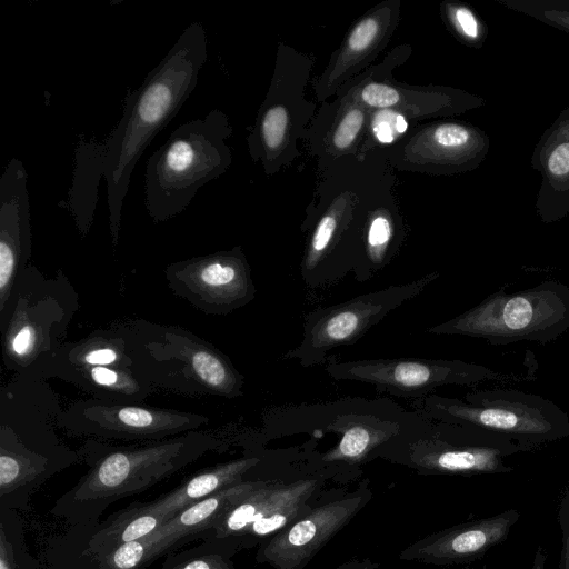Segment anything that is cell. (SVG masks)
<instances>
[{
    "label": "cell",
    "mask_w": 569,
    "mask_h": 569,
    "mask_svg": "<svg viewBox=\"0 0 569 569\" xmlns=\"http://www.w3.org/2000/svg\"><path fill=\"white\" fill-rule=\"evenodd\" d=\"M207 34L192 22L143 82L124 99L122 117L102 143L109 227L112 244L119 242L121 209L131 174L153 138L176 117L198 83L207 61Z\"/></svg>",
    "instance_id": "obj_1"
},
{
    "label": "cell",
    "mask_w": 569,
    "mask_h": 569,
    "mask_svg": "<svg viewBox=\"0 0 569 569\" xmlns=\"http://www.w3.org/2000/svg\"><path fill=\"white\" fill-rule=\"evenodd\" d=\"M228 447L226 438L203 430L128 446L88 438L78 448L88 470L57 499L51 513L70 526L99 521L113 502L146 491L208 452H223Z\"/></svg>",
    "instance_id": "obj_2"
},
{
    "label": "cell",
    "mask_w": 569,
    "mask_h": 569,
    "mask_svg": "<svg viewBox=\"0 0 569 569\" xmlns=\"http://www.w3.org/2000/svg\"><path fill=\"white\" fill-rule=\"evenodd\" d=\"M57 393L36 375H14L0 389V507L27 511L31 495L81 461L59 437Z\"/></svg>",
    "instance_id": "obj_3"
},
{
    "label": "cell",
    "mask_w": 569,
    "mask_h": 569,
    "mask_svg": "<svg viewBox=\"0 0 569 569\" xmlns=\"http://www.w3.org/2000/svg\"><path fill=\"white\" fill-rule=\"evenodd\" d=\"M121 322L133 372L154 388L189 397L243 396L244 376L213 343L179 325Z\"/></svg>",
    "instance_id": "obj_4"
},
{
    "label": "cell",
    "mask_w": 569,
    "mask_h": 569,
    "mask_svg": "<svg viewBox=\"0 0 569 569\" xmlns=\"http://www.w3.org/2000/svg\"><path fill=\"white\" fill-rule=\"evenodd\" d=\"M79 308V295L62 270L47 277L29 264L0 313L1 356L6 369L14 375L43 378L66 342L68 328Z\"/></svg>",
    "instance_id": "obj_5"
},
{
    "label": "cell",
    "mask_w": 569,
    "mask_h": 569,
    "mask_svg": "<svg viewBox=\"0 0 569 569\" xmlns=\"http://www.w3.org/2000/svg\"><path fill=\"white\" fill-rule=\"evenodd\" d=\"M229 134L226 116L212 110L202 119L180 124L149 157L146 208L156 223L181 213L201 187L226 171L230 150L224 139Z\"/></svg>",
    "instance_id": "obj_6"
},
{
    "label": "cell",
    "mask_w": 569,
    "mask_h": 569,
    "mask_svg": "<svg viewBox=\"0 0 569 569\" xmlns=\"http://www.w3.org/2000/svg\"><path fill=\"white\" fill-rule=\"evenodd\" d=\"M438 277L437 272H431L308 312L300 343L286 351L281 359L295 360L305 368L323 365L333 349L356 343L391 311L425 291Z\"/></svg>",
    "instance_id": "obj_7"
},
{
    "label": "cell",
    "mask_w": 569,
    "mask_h": 569,
    "mask_svg": "<svg viewBox=\"0 0 569 569\" xmlns=\"http://www.w3.org/2000/svg\"><path fill=\"white\" fill-rule=\"evenodd\" d=\"M209 417L144 403L82 399L62 410L59 428L71 436L102 441H160L199 430Z\"/></svg>",
    "instance_id": "obj_8"
},
{
    "label": "cell",
    "mask_w": 569,
    "mask_h": 569,
    "mask_svg": "<svg viewBox=\"0 0 569 569\" xmlns=\"http://www.w3.org/2000/svg\"><path fill=\"white\" fill-rule=\"evenodd\" d=\"M326 479L319 472L289 483L267 480L228 509L203 539L229 538L239 550L260 545L308 513Z\"/></svg>",
    "instance_id": "obj_9"
},
{
    "label": "cell",
    "mask_w": 569,
    "mask_h": 569,
    "mask_svg": "<svg viewBox=\"0 0 569 569\" xmlns=\"http://www.w3.org/2000/svg\"><path fill=\"white\" fill-rule=\"evenodd\" d=\"M164 277L177 297L209 316H227L250 303L257 293L240 247L171 262Z\"/></svg>",
    "instance_id": "obj_10"
},
{
    "label": "cell",
    "mask_w": 569,
    "mask_h": 569,
    "mask_svg": "<svg viewBox=\"0 0 569 569\" xmlns=\"http://www.w3.org/2000/svg\"><path fill=\"white\" fill-rule=\"evenodd\" d=\"M371 498L369 480L365 479L355 490L313 506L308 513L261 542L256 561L273 569H305Z\"/></svg>",
    "instance_id": "obj_11"
},
{
    "label": "cell",
    "mask_w": 569,
    "mask_h": 569,
    "mask_svg": "<svg viewBox=\"0 0 569 569\" xmlns=\"http://www.w3.org/2000/svg\"><path fill=\"white\" fill-rule=\"evenodd\" d=\"M323 367L335 380L368 383L380 393L410 401L443 385L467 381L470 372L461 362L427 358L341 360L329 355Z\"/></svg>",
    "instance_id": "obj_12"
},
{
    "label": "cell",
    "mask_w": 569,
    "mask_h": 569,
    "mask_svg": "<svg viewBox=\"0 0 569 569\" xmlns=\"http://www.w3.org/2000/svg\"><path fill=\"white\" fill-rule=\"evenodd\" d=\"M519 517L518 510L508 509L498 515L451 526L410 543L400 551L398 558L435 566L476 561L507 539Z\"/></svg>",
    "instance_id": "obj_13"
},
{
    "label": "cell",
    "mask_w": 569,
    "mask_h": 569,
    "mask_svg": "<svg viewBox=\"0 0 569 569\" xmlns=\"http://www.w3.org/2000/svg\"><path fill=\"white\" fill-rule=\"evenodd\" d=\"M28 174L20 159L12 158L0 178V313L31 257Z\"/></svg>",
    "instance_id": "obj_14"
},
{
    "label": "cell",
    "mask_w": 569,
    "mask_h": 569,
    "mask_svg": "<svg viewBox=\"0 0 569 569\" xmlns=\"http://www.w3.org/2000/svg\"><path fill=\"white\" fill-rule=\"evenodd\" d=\"M530 162L541 177L537 214L546 223L561 220L569 214V106L543 131Z\"/></svg>",
    "instance_id": "obj_15"
},
{
    "label": "cell",
    "mask_w": 569,
    "mask_h": 569,
    "mask_svg": "<svg viewBox=\"0 0 569 569\" xmlns=\"http://www.w3.org/2000/svg\"><path fill=\"white\" fill-rule=\"evenodd\" d=\"M266 481L251 479L228 487L180 511L156 531L143 537L149 547L150 565L188 542L202 540L228 509Z\"/></svg>",
    "instance_id": "obj_16"
},
{
    "label": "cell",
    "mask_w": 569,
    "mask_h": 569,
    "mask_svg": "<svg viewBox=\"0 0 569 569\" xmlns=\"http://www.w3.org/2000/svg\"><path fill=\"white\" fill-rule=\"evenodd\" d=\"M261 459L254 455L206 468L182 481L169 492L148 502H138L142 511L158 517L162 525L188 507L228 487L251 480L248 475Z\"/></svg>",
    "instance_id": "obj_17"
},
{
    "label": "cell",
    "mask_w": 569,
    "mask_h": 569,
    "mask_svg": "<svg viewBox=\"0 0 569 569\" xmlns=\"http://www.w3.org/2000/svg\"><path fill=\"white\" fill-rule=\"evenodd\" d=\"M43 378H57L81 389L91 398L123 403H143L156 388L131 368L52 362Z\"/></svg>",
    "instance_id": "obj_18"
},
{
    "label": "cell",
    "mask_w": 569,
    "mask_h": 569,
    "mask_svg": "<svg viewBox=\"0 0 569 569\" xmlns=\"http://www.w3.org/2000/svg\"><path fill=\"white\" fill-rule=\"evenodd\" d=\"M405 421L381 420L372 415L342 417L336 427L341 435L338 443L319 459L321 471L333 476V471H352L370 461L373 451L393 438Z\"/></svg>",
    "instance_id": "obj_19"
},
{
    "label": "cell",
    "mask_w": 569,
    "mask_h": 569,
    "mask_svg": "<svg viewBox=\"0 0 569 569\" xmlns=\"http://www.w3.org/2000/svg\"><path fill=\"white\" fill-rule=\"evenodd\" d=\"M238 546L229 538H207L182 551L166 555L160 569H236Z\"/></svg>",
    "instance_id": "obj_20"
},
{
    "label": "cell",
    "mask_w": 569,
    "mask_h": 569,
    "mask_svg": "<svg viewBox=\"0 0 569 569\" xmlns=\"http://www.w3.org/2000/svg\"><path fill=\"white\" fill-rule=\"evenodd\" d=\"M0 569H40L28 550L18 510L0 507Z\"/></svg>",
    "instance_id": "obj_21"
},
{
    "label": "cell",
    "mask_w": 569,
    "mask_h": 569,
    "mask_svg": "<svg viewBox=\"0 0 569 569\" xmlns=\"http://www.w3.org/2000/svg\"><path fill=\"white\" fill-rule=\"evenodd\" d=\"M497 2L569 33V0H497Z\"/></svg>",
    "instance_id": "obj_22"
},
{
    "label": "cell",
    "mask_w": 569,
    "mask_h": 569,
    "mask_svg": "<svg viewBox=\"0 0 569 569\" xmlns=\"http://www.w3.org/2000/svg\"><path fill=\"white\" fill-rule=\"evenodd\" d=\"M288 116L282 107L270 108L261 122V137L268 149L278 148L284 136Z\"/></svg>",
    "instance_id": "obj_23"
},
{
    "label": "cell",
    "mask_w": 569,
    "mask_h": 569,
    "mask_svg": "<svg viewBox=\"0 0 569 569\" xmlns=\"http://www.w3.org/2000/svg\"><path fill=\"white\" fill-rule=\"evenodd\" d=\"M452 18L457 30L466 40L476 47L482 44L487 34L486 28L469 8L463 6L453 8Z\"/></svg>",
    "instance_id": "obj_24"
},
{
    "label": "cell",
    "mask_w": 569,
    "mask_h": 569,
    "mask_svg": "<svg viewBox=\"0 0 569 569\" xmlns=\"http://www.w3.org/2000/svg\"><path fill=\"white\" fill-rule=\"evenodd\" d=\"M363 118V112L359 108H352L345 114L332 139L333 144L338 149H345L353 142L362 127Z\"/></svg>",
    "instance_id": "obj_25"
},
{
    "label": "cell",
    "mask_w": 569,
    "mask_h": 569,
    "mask_svg": "<svg viewBox=\"0 0 569 569\" xmlns=\"http://www.w3.org/2000/svg\"><path fill=\"white\" fill-rule=\"evenodd\" d=\"M532 318V307L523 297L511 298L503 309V321L510 329L517 330L528 326Z\"/></svg>",
    "instance_id": "obj_26"
},
{
    "label": "cell",
    "mask_w": 569,
    "mask_h": 569,
    "mask_svg": "<svg viewBox=\"0 0 569 569\" xmlns=\"http://www.w3.org/2000/svg\"><path fill=\"white\" fill-rule=\"evenodd\" d=\"M557 520L561 531V550L558 569H569V486L559 500Z\"/></svg>",
    "instance_id": "obj_27"
},
{
    "label": "cell",
    "mask_w": 569,
    "mask_h": 569,
    "mask_svg": "<svg viewBox=\"0 0 569 569\" xmlns=\"http://www.w3.org/2000/svg\"><path fill=\"white\" fill-rule=\"evenodd\" d=\"M361 99L371 107L386 108L399 100L397 90L381 83H370L361 91Z\"/></svg>",
    "instance_id": "obj_28"
},
{
    "label": "cell",
    "mask_w": 569,
    "mask_h": 569,
    "mask_svg": "<svg viewBox=\"0 0 569 569\" xmlns=\"http://www.w3.org/2000/svg\"><path fill=\"white\" fill-rule=\"evenodd\" d=\"M379 30V23L373 18L362 20L351 32L348 47L353 52L367 49L373 41Z\"/></svg>",
    "instance_id": "obj_29"
},
{
    "label": "cell",
    "mask_w": 569,
    "mask_h": 569,
    "mask_svg": "<svg viewBox=\"0 0 569 569\" xmlns=\"http://www.w3.org/2000/svg\"><path fill=\"white\" fill-rule=\"evenodd\" d=\"M386 113L380 114L379 118L375 120L373 130L376 133V137L385 143H389L393 140V133L390 126V116L391 113H388V119L386 117Z\"/></svg>",
    "instance_id": "obj_30"
},
{
    "label": "cell",
    "mask_w": 569,
    "mask_h": 569,
    "mask_svg": "<svg viewBox=\"0 0 569 569\" xmlns=\"http://www.w3.org/2000/svg\"><path fill=\"white\" fill-rule=\"evenodd\" d=\"M333 569H380V565L369 558H351Z\"/></svg>",
    "instance_id": "obj_31"
},
{
    "label": "cell",
    "mask_w": 569,
    "mask_h": 569,
    "mask_svg": "<svg viewBox=\"0 0 569 569\" xmlns=\"http://www.w3.org/2000/svg\"><path fill=\"white\" fill-rule=\"evenodd\" d=\"M547 556L541 546H539L535 552L532 565L530 569H546Z\"/></svg>",
    "instance_id": "obj_32"
},
{
    "label": "cell",
    "mask_w": 569,
    "mask_h": 569,
    "mask_svg": "<svg viewBox=\"0 0 569 569\" xmlns=\"http://www.w3.org/2000/svg\"><path fill=\"white\" fill-rule=\"evenodd\" d=\"M406 129H407V121H406V119L402 116L397 114V117H396V130H397V132L402 133V132L406 131Z\"/></svg>",
    "instance_id": "obj_33"
},
{
    "label": "cell",
    "mask_w": 569,
    "mask_h": 569,
    "mask_svg": "<svg viewBox=\"0 0 569 569\" xmlns=\"http://www.w3.org/2000/svg\"><path fill=\"white\" fill-rule=\"evenodd\" d=\"M460 569H476V568H472V567H462ZM482 569H486V566L482 567Z\"/></svg>",
    "instance_id": "obj_34"
}]
</instances>
